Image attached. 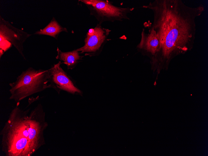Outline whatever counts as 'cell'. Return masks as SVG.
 Here are the masks:
<instances>
[{
	"label": "cell",
	"mask_w": 208,
	"mask_h": 156,
	"mask_svg": "<svg viewBox=\"0 0 208 156\" xmlns=\"http://www.w3.org/2000/svg\"><path fill=\"white\" fill-rule=\"evenodd\" d=\"M142 7L151 10L153 22H148L159 42L158 51L150 63L151 69L159 73L168 69L172 60L193 48L196 38L195 20L204 12L202 4L195 7L181 0H155Z\"/></svg>",
	"instance_id": "cell-1"
},
{
	"label": "cell",
	"mask_w": 208,
	"mask_h": 156,
	"mask_svg": "<svg viewBox=\"0 0 208 156\" xmlns=\"http://www.w3.org/2000/svg\"><path fill=\"white\" fill-rule=\"evenodd\" d=\"M26 111L17 106L11 111L0 132L1 148L6 156H31L28 116Z\"/></svg>",
	"instance_id": "cell-2"
},
{
	"label": "cell",
	"mask_w": 208,
	"mask_h": 156,
	"mask_svg": "<svg viewBox=\"0 0 208 156\" xmlns=\"http://www.w3.org/2000/svg\"><path fill=\"white\" fill-rule=\"evenodd\" d=\"M49 69L36 70L30 67L10 83V100L18 103L26 97L51 87Z\"/></svg>",
	"instance_id": "cell-3"
},
{
	"label": "cell",
	"mask_w": 208,
	"mask_h": 156,
	"mask_svg": "<svg viewBox=\"0 0 208 156\" xmlns=\"http://www.w3.org/2000/svg\"><path fill=\"white\" fill-rule=\"evenodd\" d=\"M89 10L90 14L93 16L102 24L105 21L114 22L129 20V13L134 10V7H121L115 6L107 0H81Z\"/></svg>",
	"instance_id": "cell-4"
},
{
	"label": "cell",
	"mask_w": 208,
	"mask_h": 156,
	"mask_svg": "<svg viewBox=\"0 0 208 156\" xmlns=\"http://www.w3.org/2000/svg\"><path fill=\"white\" fill-rule=\"evenodd\" d=\"M30 146L33 154L45 144L44 131L47 126L45 113L39 104L28 116Z\"/></svg>",
	"instance_id": "cell-5"
},
{
	"label": "cell",
	"mask_w": 208,
	"mask_h": 156,
	"mask_svg": "<svg viewBox=\"0 0 208 156\" xmlns=\"http://www.w3.org/2000/svg\"><path fill=\"white\" fill-rule=\"evenodd\" d=\"M111 31L103 27L98 23L96 26L89 29L86 34L84 45L77 50L80 53L90 56L98 55L101 52Z\"/></svg>",
	"instance_id": "cell-6"
},
{
	"label": "cell",
	"mask_w": 208,
	"mask_h": 156,
	"mask_svg": "<svg viewBox=\"0 0 208 156\" xmlns=\"http://www.w3.org/2000/svg\"><path fill=\"white\" fill-rule=\"evenodd\" d=\"M30 35L22 31L13 27L0 17V57L3 53L13 45L22 57L23 44L26 39L21 36Z\"/></svg>",
	"instance_id": "cell-7"
},
{
	"label": "cell",
	"mask_w": 208,
	"mask_h": 156,
	"mask_svg": "<svg viewBox=\"0 0 208 156\" xmlns=\"http://www.w3.org/2000/svg\"><path fill=\"white\" fill-rule=\"evenodd\" d=\"M59 61L49 69V83L51 87L57 90L66 91L72 94L80 93V90L74 85L71 78L61 68Z\"/></svg>",
	"instance_id": "cell-8"
},
{
	"label": "cell",
	"mask_w": 208,
	"mask_h": 156,
	"mask_svg": "<svg viewBox=\"0 0 208 156\" xmlns=\"http://www.w3.org/2000/svg\"><path fill=\"white\" fill-rule=\"evenodd\" d=\"M144 26L148 29V33H146L144 29H143L140 40L137 48L143 55L148 57L151 62L158 51L159 42L155 32L148 22L144 23Z\"/></svg>",
	"instance_id": "cell-9"
},
{
	"label": "cell",
	"mask_w": 208,
	"mask_h": 156,
	"mask_svg": "<svg viewBox=\"0 0 208 156\" xmlns=\"http://www.w3.org/2000/svg\"><path fill=\"white\" fill-rule=\"evenodd\" d=\"M57 51V55L56 59L62 61L63 63L67 65L68 69L74 68L83 57L79 55V52L77 50L68 52H63L58 47Z\"/></svg>",
	"instance_id": "cell-10"
},
{
	"label": "cell",
	"mask_w": 208,
	"mask_h": 156,
	"mask_svg": "<svg viewBox=\"0 0 208 156\" xmlns=\"http://www.w3.org/2000/svg\"><path fill=\"white\" fill-rule=\"evenodd\" d=\"M62 31L68 32V31L66 28L61 26L53 18L45 27L36 32L35 34L46 35L57 39L59 34Z\"/></svg>",
	"instance_id": "cell-11"
}]
</instances>
